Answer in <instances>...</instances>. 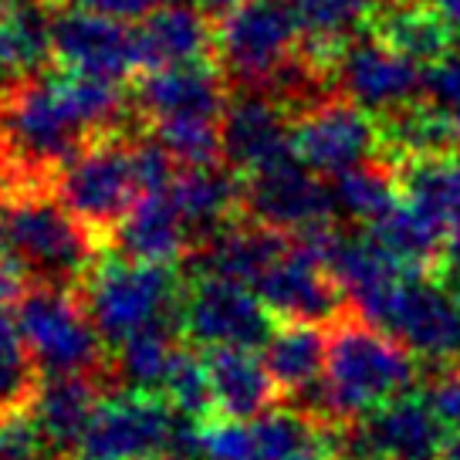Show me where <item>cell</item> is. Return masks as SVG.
Returning <instances> with one entry per match:
<instances>
[{
	"instance_id": "6da1fadb",
	"label": "cell",
	"mask_w": 460,
	"mask_h": 460,
	"mask_svg": "<svg viewBox=\"0 0 460 460\" xmlns=\"http://www.w3.org/2000/svg\"><path fill=\"white\" fill-rule=\"evenodd\" d=\"M129 99L112 78L38 72L0 95V176L7 190L51 183L55 172L102 136L129 122Z\"/></svg>"
},
{
	"instance_id": "7a4b0ae2",
	"label": "cell",
	"mask_w": 460,
	"mask_h": 460,
	"mask_svg": "<svg viewBox=\"0 0 460 460\" xmlns=\"http://www.w3.org/2000/svg\"><path fill=\"white\" fill-rule=\"evenodd\" d=\"M417 383V356L379 325L359 315H342L329 325L325 383L295 406L332 427L356 423L376 406L406 396Z\"/></svg>"
},
{
	"instance_id": "3957f363",
	"label": "cell",
	"mask_w": 460,
	"mask_h": 460,
	"mask_svg": "<svg viewBox=\"0 0 460 460\" xmlns=\"http://www.w3.org/2000/svg\"><path fill=\"white\" fill-rule=\"evenodd\" d=\"M4 251L34 285L85 288L99 264V237L58 200L51 183L7 190Z\"/></svg>"
},
{
	"instance_id": "277c9868",
	"label": "cell",
	"mask_w": 460,
	"mask_h": 460,
	"mask_svg": "<svg viewBox=\"0 0 460 460\" xmlns=\"http://www.w3.org/2000/svg\"><path fill=\"white\" fill-rule=\"evenodd\" d=\"M302 51L295 0H237L217 21L214 58L230 88L281 95Z\"/></svg>"
},
{
	"instance_id": "5b68a950",
	"label": "cell",
	"mask_w": 460,
	"mask_h": 460,
	"mask_svg": "<svg viewBox=\"0 0 460 460\" xmlns=\"http://www.w3.org/2000/svg\"><path fill=\"white\" fill-rule=\"evenodd\" d=\"M14 322L41 376H99L112 366L95 318L72 288L24 285L14 302Z\"/></svg>"
},
{
	"instance_id": "8992f818",
	"label": "cell",
	"mask_w": 460,
	"mask_h": 460,
	"mask_svg": "<svg viewBox=\"0 0 460 460\" xmlns=\"http://www.w3.org/2000/svg\"><path fill=\"white\" fill-rule=\"evenodd\" d=\"M180 274L170 264L112 258L95 264L85 281V305L105 342L119 345L132 332L180 315Z\"/></svg>"
},
{
	"instance_id": "52a82bcc",
	"label": "cell",
	"mask_w": 460,
	"mask_h": 460,
	"mask_svg": "<svg viewBox=\"0 0 460 460\" xmlns=\"http://www.w3.org/2000/svg\"><path fill=\"white\" fill-rule=\"evenodd\" d=\"M55 193L95 237H112L119 220L129 214L136 200L146 197L136 170V149L119 132L102 136L85 146L55 172Z\"/></svg>"
},
{
	"instance_id": "ba28073f",
	"label": "cell",
	"mask_w": 460,
	"mask_h": 460,
	"mask_svg": "<svg viewBox=\"0 0 460 460\" xmlns=\"http://www.w3.org/2000/svg\"><path fill=\"white\" fill-rule=\"evenodd\" d=\"M274 315L244 281L220 274H190L180 295V332L200 349H264Z\"/></svg>"
},
{
	"instance_id": "9c48e42d",
	"label": "cell",
	"mask_w": 460,
	"mask_h": 460,
	"mask_svg": "<svg viewBox=\"0 0 460 460\" xmlns=\"http://www.w3.org/2000/svg\"><path fill=\"white\" fill-rule=\"evenodd\" d=\"M291 146L308 170L318 176H339L379 159L383 132L369 109L345 99L342 92H332L295 112Z\"/></svg>"
},
{
	"instance_id": "30bf717a",
	"label": "cell",
	"mask_w": 460,
	"mask_h": 460,
	"mask_svg": "<svg viewBox=\"0 0 460 460\" xmlns=\"http://www.w3.org/2000/svg\"><path fill=\"white\" fill-rule=\"evenodd\" d=\"M176 413L170 402L153 393L119 389L102 400L88 423L75 460H149L170 457Z\"/></svg>"
},
{
	"instance_id": "8fae6325",
	"label": "cell",
	"mask_w": 460,
	"mask_h": 460,
	"mask_svg": "<svg viewBox=\"0 0 460 460\" xmlns=\"http://www.w3.org/2000/svg\"><path fill=\"white\" fill-rule=\"evenodd\" d=\"M444 423L423 396H396L356 423L335 427L342 460H440Z\"/></svg>"
},
{
	"instance_id": "7c38bea8",
	"label": "cell",
	"mask_w": 460,
	"mask_h": 460,
	"mask_svg": "<svg viewBox=\"0 0 460 460\" xmlns=\"http://www.w3.org/2000/svg\"><path fill=\"white\" fill-rule=\"evenodd\" d=\"M379 329L396 335L420 359L460 362V298L440 274H406Z\"/></svg>"
},
{
	"instance_id": "4fadbf2b",
	"label": "cell",
	"mask_w": 460,
	"mask_h": 460,
	"mask_svg": "<svg viewBox=\"0 0 460 460\" xmlns=\"http://www.w3.org/2000/svg\"><path fill=\"white\" fill-rule=\"evenodd\" d=\"M244 217L285 234H298L305 227L332 220L335 197H332V187L322 183V176L291 153L244 176Z\"/></svg>"
},
{
	"instance_id": "5bb4252c",
	"label": "cell",
	"mask_w": 460,
	"mask_h": 460,
	"mask_svg": "<svg viewBox=\"0 0 460 460\" xmlns=\"http://www.w3.org/2000/svg\"><path fill=\"white\" fill-rule=\"evenodd\" d=\"M55 61L75 75L122 82L143 68L139 38L129 21L92 14V11H61L55 14Z\"/></svg>"
},
{
	"instance_id": "9a60e30c",
	"label": "cell",
	"mask_w": 460,
	"mask_h": 460,
	"mask_svg": "<svg viewBox=\"0 0 460 460\" xmlns=\"http://www.w3.org/2000/svg\"><path fill=\"white\" fill-rule=\"evenodd\" d=\"M254 291L278 322L332 325L349 312L342 285L295 237H291V247L271 264V271L254 285Z\"/></svg>"
},
{
	"instance_id": "2e32d148",
	"label": "cell",
	"mask_w": 460,
	"mask_h": 460,
	"mask_svg": "<svg viewBox=\"0 0 460 460\" xmlns=\"http://www.w3.org/2000/svg\"><path fill=\"white\" fill-rule=\"evenodd\" d=\"M332 78L345 99L369 109L373 115L400 109L406 102L420 99L423 92V72L417 61L393 51L373 34L345 44Z\"/></svg>"
},
{
	"instance_id": "e0dca14e",
	"label": "cell",
	"mask_w": 460,
	"mask_h": 460,
	"mask_svg": "<svg viewBox=\"0 0 460 460\" xmlns=\"http://www.w3.org/2000/svg\"><path fill=\"white\" fill-rule=\"evenodd\" d=\"M291 132H295V112L278 95L241 92L237 99L227 102L220 119L224 163L241 176H251L295 153Z\"/></svg>"
},
{
	"instance_id": "ac0fdd59",
	"label": "cell",
	"mask_w": 460,
	"mask_h": 460,
	"mask_svg": "<svg viewBox=\"0 0 460 460\" xmlns=\"http://www.w3.org/2000/svg\"><path fill=\"white\" fill-rule=\"evenodd\" d=\"M227 88V78L210 61L153 68L136 85L132 109L153 126L172 119H224L230 102Z\"/></svg>"
},
{
	"instance_id": "d6986e66",
	"label": "cell",
	"mask_w": 460,
	"mask_h": 460,
	"mask_svg": "<svg viewBox=\"0 0 460 460\" xmlns=\"http://www.w3.org/2000/svg\"><path fill=\"white\" fill-rule=\"evenodd\" d=\"M288 247H291V234L244 217L217 230L214 237L200 241L190 251L187 264L190 274H220V278L244 281L254 288Z\"/></svg>"
},
{
	"instance_id": "ffe728a7",
	"label": "cell",
	"mask_w": 460,
	"mask_h": 460,
	"mask_svg": "<svg viewBox=\"0 0 460 460\" xmlns=\"http://www.w3.org/2000/svg\"><path fill=\"white\" fill-rule=\"evenodd\" d=\"M102 406L99 376H44L31 400V417L41 427L44 440L58 457H75L92 417Z\"/></svg>"
},
{
	"instance_id": "44dd1931",
	"label": "cell",
	"mask_w": 460,
	"mask_h": 460,
	"mask_svg": "<svg viewBox=\"0 0 460 460\" xmlns=\"http://www.w3.org/2000/svg\"><path fill=\"white\" fill-rule=\"evenodd\" d=\"M170 197L187 220L197 247L200 241L214 237L217 230L234 224L237 214H244V176L230 170L227 163L187 166L183 172H176Z\"/></svg>"
},
{
	"instance_id": "7402d4cb",
	"label": "cell",
	"mask_w": 460,
	"mask_h": 460,
	"mask_svg": "<svg viewBox=\"0 0 460 460\" xmlns=\"http://www.w3.org/2000/svg\"><path fill=\"white\" fill-rule=\"evenodd\" d=\"M143 68H172V65H197L214 55L217 24L197 4H159L156 11L139 21L136 28Z\"/></svg>"
},
{
	"instance_id": "603a6c76",
	"label": "cell",
	"mask_w": 460,
	"mask_h": 460,
	"mask_svg": "<svg viewBox=\"0 0 460 460\" xmlns=\"http://www.w3.org/2000/svg\"><path fill=\"white\" fill-rule=\"evenodd\" d=\"M369 34L417 65H437L444 58H454L460 31L430 0H379Z\"/></svg>"
},
{
	"instance_id": "cb8c5ba5",
	"label": "cell",
	"mask_w": 460,
	"mask_h": 460,
	"mask_svg": "<svg viewBox=\"0 0 460 460\" xmlns=\"http://www.w3.org/2000/svg\"><path fill=\"white\" fill-rule=\"evenodd\" d=\"M112 241L119 258L146 261V264H172L193 251V234L170 193L139 197L112 230Z\"/></svg>"
},
{
	"instance_id": "d4e9b609",
	"label": "cell",
	"mask_w": 460,
	"mask_h": 460,
	"mask_svg": "<svg viewBox=\"0 0 460 460\" xmlns=\"http://www.w3.org/2000/svg\"><path fill=\"white\" fill-rule=\"evenodd\" d=\"M55 58L51 0H7L0 7V95L44 72Z\"/></svg>"
},
{
	"instance_id": "484cf974",
	"label": "cell",
	"mask_w": 460,
	"mask_h": 460,
	"mask_svg": "<svg viewBox=\"0 0 460 460\" xmlns=\"http://www.w3.org/2000/svg\"><path fill=\"white\" fill-rule=\"evenodd\" d=\"M214 386L217 413L230 420H258L281 396L264 356L254 349H203Z\"/></svg>"
},
{
	"instance_id": "4316f807",
	"label": "cell",
	"mask_w": 460,
	"mask_h": 460,
	"mask_svg": "<svg viewBox=\"0 0 460 460\" xmlns=\"http://www.w3.org/2000/svg\"><path fill=\"white\" fill-rule=\"evenodd\" d=\"M264 362L281 396L302 400L322 386L329 362V329L315 322H278L271 339L264 342Z\"/></svg>"
},
{
	"instance_id": "83f0119b",
	"label": "cell",
	"mask_w": 460,
	"mask_h": 460,
	"mask_svg": "<svg viewBox=\"0 0 460 460\" xmlns=\"http://www.w3.org/2000/svg\"><path fill=\"white\" fill-rule=\"evenodd\" d=\"M400 197L413 210L430 217L433 224L450 230L460 217V153H430V156H410L386 163Z\"/></svg>"
},
{
	"instance_id": "f1b7e54d",
	"label": "cell",
	"mask_w": 460,
	"mask_h": 460,
	"mask_svg": "<svg viewBox=\"0 0 460 460\" xmlns=\"http://www.w3.org/2000/svg\"><path fill=\"white\" fill-rule=\"evenodd\" d=\"M376 4L379 0H295L305 34V58L325 75L335 72L345 44L356 41L362 28H369Z\"/></svg>"
},
{
	"instance_id": "f546056e",
	"label": "cell",
	"mask_w": 460,
	"mask_h": 460,
	"mask_svg": "<svg viewBox=\"0 0 460 460\" xmlns=\"http://www.w3.org/2000/svg\"><path fill=\"white\" fill-rule=\"evenodd\" d=\"M180 315L163 318L156 325L132 332L129 339L115 345V359L109 373L119 379V389H132V393H153L163 396L166 376L172 369V359L180 352Z\"/></svg>"
},
{
	"instance_id": "4dcf8cb0",
	"label": "cell",
	"mask_w": 460,
	"mask_h": 460,
	"mask_svg": "<svg viewBox=\"0 0 460 460\" xmlns=\"http://www.w3.org/2000/svg\"><path fill=\"white\" fill-rule=\"evenodd\" d=\"M332 197H335V214L369 227L400 203V187L386 163L373 159L366 166L332 176Z\"/></svg>"
},
{
	"instance_id": "1f68e13d",
	"label": "cell",
	"mask_w": 460,
	"mask_h": 460,
	"mask_svg": "<svg viewBox=\"0 0 460 460\" xmlns=\"http://www.w3.org/2000/svg\"><path fill=\"white\" fill-rule=\"evenodd\" d=\"M38 383V366L17 329L14 308H0V413L28 410Z\"/></svg>"
},
{
	"instance_id": "d6a6232c",
	"label": "cell",
	"mask_w": 460,
	"mask_h": 460,
	"mask_svg": "<svg viewBox=\"0 0 460 460\" xmlns=\"http://www.w3.org/2000/svg\"><path fill=\"white\" fill-rule=\"evenodd\" d=\"M163 400L170 402V410L176 417L193 420V423H210L217 413L214 386H210V373H207V359L197 352L180 349L172 369L166 376V386H163Z\"/></svg>"
},
{
	"instance_id": "836d02e7",
	"label": "cell",
	"mask_w": 460,
	"mask_h": 460,
	"mask_svg": "<svg viewBox=\"0 0 460 460\" xmlns=\"http://www.w3.org/2000/svg\"><path fill=\"white\" fill-rule=\"evenodd\" d=\"M153 136L183 166H210V163L224 159L220 119H172V122H156Z\"/></svg>"
},
{
	"instance_id": "e575fe53",
	"label": "cell",
	"mask_w": 460,
	"mask_h": 460,
	"mask_svg": "<svg viewBox=\"0 0 460 460\" xmlns=\"http://www.w3.org/2000/svg\"><path fill=\"white\" fill-rule=\"evenodd\" d=\"M200 457L203 460H258L254 430L244 420L214 417L200 427Z\"/></svg>"
},
{
	"instance_id": "d590c367",
	"label": "cell",
	"mask_w": 460,
	"mask_h": 460,
	"mask_svg": "<svg viewBox=\"0 0 460 460\" xmlns=\"http://www.w3.org/2000/svg\"><path fill=\"white\" fill-rule=\"evenodd\" d=\"M51 447L31 410L0 413V460H51Z\"/></svg>"
},
{
	"instance_id": "8d00e7d4",
	"label": "cell",
	"mask_w": 460,
	"mask_h": 460,
	"mask_svg": "<svg viewBox=\"0 0 460 460\" xmlns=\"http://www.w3.org/2000/svg\"><path fill=\"white\" fill-rule=\"evenodd\" d=\"M427 406H430L437 420L450 427V430H460V362H450V366H440L433 379L423 386L420 393Z\"/></svg>"
},
{
	"instance_id": "74e56055",
	"label": "cell",
	"mask_w": 460,
	"mask_h": 460,
	"mask_svg": "<svg viewBox=\"0 0 460 460\" xmlns=\"http://www.w3.org/2000/svg\"><path fill=\"white\" fill-rule=\"evenodd\" d=\"M420 99H427L430 105H437V109L447 115L454 112V109H460V61L457 58H444V61H437V65H427Z\"/></svg>"
},
{
	"instance_id": "f35d334b",
	"label": "cell",
	"mask_w": 460,
	"mask_h": 460,
	"mask_svg": "<svg viewBox=\"0 0 460 460\" xmlns=\"http://www.w3.org/2000/svg\"><path fill=\"white\" fill-rule=\"evenodd\" d=\"M65 4L78 11H92V14L119 17V21H143L163 0H65Z\"/></svg>"
},
{
	"instance_id": "ab89813d",
	"label": "cell",
	"mask_w": 460,
	"mask_h": 460,
	"mask_svg": "<svg viewBox=\"0 0 460 460\" xmlns=\"http://www.w3.org/2000/svg\"><path fill=\"white\" fill-rule=\"evenodd\" d=\"M454 268H460V217L450 224V230H447V254H444V268H440V274L454 271Z\"/></svg>"
},
{
	"instance_id": "60d3db41",
	"label": "cell",
	"mask_w": 460,
	"mask_h": 460,
	"mask_svg": "<svg viewBox=\"0 0 460 460\" xmlns=\"http://www.w3.org/2000/svg\"><path fill=\"white\" fill-rule=\"evenodd\" d=\"M430 4L447 17V21H450V24H454V28L460 31V0H430Z\"/></svg>"
},
{
	"instance_id": "b9f144b4",
	"label": "cell",
	"mask_w": 460,
	"mask_h": 460,
	"mask_svg": "<svg viewBox=\"0 0 460 460\" xmlns=\"http://www.w3.org/2000/svg\"><path fill=\"white\" fill-rule=\"evenodd\" d=\"M440 460H460V430H454L444 440V450H440Z\"/></svg>"
},
{
	"instance_id": "7bdbcfd3",
	"label": "cell",
	"mask_w": 460,
	"mask_h": 460,
	"mask_svg": "<svg viewBox=\"0 0 460 460\" xmlns=\"http://www.w3.org/2000/svg\"><path fill=\"white\" fill-rule=\"evenodd\" d=\"M190 4H197L200 11H207V14H214V11H230L237 0H190Z\"/></svg>"
},
{
	"instance_id": "ee69618b",
	"label": "cell",
	"mask_w": 460,
	"mask_h": 460,
	"mask_svg": "<svg viewBox=\"0 0 460 460\" xmlns=\"http://www.w3.org/2000/svg\"><path fill=\"white\" fill-rule=\"evenodd\" d=\"M4 207H7V180L0 176V251H4Z\"/></svg>"
},
{
	"instance_id": "f6af8a7d",
	"label": "cell",
	"mask_w": 460,
	"mask_h": 460,
	"mask_svg": "<svg viewBox=\"0 0 460 460\" xmlns=\"http://www.w3.org/2000/svg\"><path fill=\"white\" fill-rule=\"evenodd\" d=\"M447 119H450V136H454V146H457V153H460V109H454Z\"/></svg>"
},
{
	"instance_id": "bcb514c9",
	"label": "cell",
	"mask_w": 460,
	"mask_h": 460,
	"mask_svg": "<svg viewBox=\"0 0 460 460\" xmlns=\"http://www.w3.org/2000/svg\"><path fill=\"white\" fill-rule=\"evenodd\" d=\"M440 278H444L447 285H450V291H454V295L460 298V268H454V271H444Z\"/></svg>"
},
{
	"instance_id": "7dc6e473",
	"label": "cell",
	"mask_w": 460,
	"mask_h": 460,
	"mask_svg": "<svg viewBox=\"0 0 460 460\" xmlns=\"http://www.w3.org/2000/svg\"><path fill=\"white\" fill-rule=\"evenodd\" d=\"M149 460H172V457H149Z\"/></svg>"
},
{
	"instance_id": "c3c4849f",
	"label": "cell",
	"mask_w": 460,
	"mask_h": 460,
	"mask_svg": "<svg viewBox=\"0 0 460 460\" xmlns=\"http://www.w3.org/2000/svg\"><path fill=\"white\" fill-rule=\"evenodd\" d=\"M4 4H7V0H0V7H4Z\"/></svg>"
}]
</instances>
